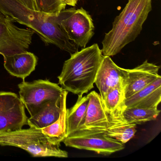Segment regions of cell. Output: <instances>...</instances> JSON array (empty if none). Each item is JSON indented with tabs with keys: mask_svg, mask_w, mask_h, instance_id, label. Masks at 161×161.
<instances>
[{
	"mask_svg": "<svg viewBox=\"0 0 161 161\" xmlns=\"http://www.w3.org/2000/svg\"><path fill=\"white\" fill-rule=\"evenodd\" d=\"M87 96L89 103L84 122L80 130L73 134L105 132L110 125V119L100 94L95 91L90 92Z\"/></svg>",
	"mask_w": 161,
	"mask_h": 161,
	"instance_id": "8fae6325",
	"label": "cell"
},
{
	"mask_svg": "<svg viewBox=\"0 0 161 161\" xmlns=\"http://www.w3.org/2000/svg\"><path fill=\"white\" fill-rule=\"evenodd\" d=\"M0 13L31 29L46 46L55 45L70 54L78 51V47L59 25L50 19L48 14L31 10L19 0H0Z\"/></svg>",
	"mask_w": 161,
	"mask_h": 161,
	"instance_id": "6da1fadb",
	"label": "cell"
},
{
	"mask_svg": "<svg viewBox=\"0 0 161 161\" xmlns=\"http://www.w3.org/2000/svg\"><path fill=\"white\" fill-rule=\"evenodd\" d=\"M25 106L12 92H0V133L13 131L28 125Z\"/></svg>",
	"mask_w": 161,
	"mask_h": 161,
	"instance_id": "9c48e42d",
	"label": "cell"
},
{
	"mask_svg": "<svg viewBox=\"0 0 161 161\" xmlns=\"http://www.w3.org/2000/svg\"><path fill=\"white\" fill-rule=\"evenodd\" d=\"M70 55L58 77L59 84L64 90L83 96L94 88L103 55L97 44Z\"/></svg>",
	"mask_w": 161,
	"mask_h": 161,
	"instance_id": "3957f363",
	"label": "cell"
},
{
	"mask_svg": "<svg viewBox=\"0 0 161 161\" xmlns=\"http://www.w3.org/2000/svg\"><path fill=\"white\" fill-rule=\"evenodd\" d=\"M109 117L110 125L105 131L106 136L124 144L135 136L136 124L129 123L123 115L119 117Z\"/></svg>",
	"mask_w": 161,
	"mask_h": 161,
	"instance_id": "ac0fdd59",
	"label": "cell"
},
{
	"mask_svg": "<svg viewBox=\"0 0 161 161\" xmlns=\"http://www.w3.org/2000/svg\"><path fill=\"white\" fill-rule=\"evenodd\" d=\"M124 69L116 64L110 56H103L95 82L102 99L112 88L124 86Z\"/></svg>",
	"mask_w": 161,
	"mask_h": 161,
	"instance_id": "7c38bea8",
	"label": "cell"
},
{
	"mask_svg": "<svg viewBox=\"0 0 161 161\" xmlns=\"http://www.w3.org/2000/svg\"><path fill=\"white\" fill-rule=\"evenodd\" d=\"M49 19L60 26L78 47H86L94 36L93 19L83 8L64 9L56 14H50Z\"/></svg>",
	"mask_w": 161,
	"mask_h": 161,
	"instance_id": "5b68a950",
	"label": "cell"
},
{
	"mask_svg": "<svg viewBox=\"0 0 161 161\" xmlns=\"http://www.w3.org/2000/svg\"><path fill=\"white\" fill-rule=\"evenodd\" d=\"M3 57L4 68L9 74L23 81L35 70L38 62V58L28 51L4 55Z\"/></svg>",
	"mask_w": 161,
	"mask_h": 161,
	"instance_id": "4fadbf2b",
	"label": "cell"
},
{
	"mask_svg": "<svg viewBox=\"0 0 161 161\" xmlns=\"http://www.w3.org/2000/svg\"><path fill=\"white\" fill-rule=\"evenodd\" d=\"M161 101V77L150 84L126 99L125 104L128 108L158 109Z\"/></svg>",
	"mask_w": 161,
	"mask_h": 161,
	"instance_id": "5bb4252c",
	"label": "cell"
},
{
	"mask_svg": "<svg viewBox=\"0 0 161 161\" xmlns=\"http://www.w3.org/2000/svg\"><path fill=\"white\" fill-rule=\"evenodd\" d=\"M19 98L31 116L47 102L60 97L64 89L48 80L23 81L18 85Z\"/></svg>",
	"mask_w": 161,
	"mask_h": 161,
	"instance_id": "8992f818",
	"label": "cell"
},
{
	"mask_svg": "<svg viewBox=\"0 0 161 161\" xmlns=\"http://www.w3.org/2000/svg\"><path fill=\"white\" fill-rule=\"evenodd\" d=\"M66 5L75 7L77 3L80 0H61Z\"/></svg>",
	"mask_w": 161,
	"mask_h": 161,
	"instance_id": "603a6c76",
	"label": "cell"
},
{
	"mask_svg": "<svg viewBox=\"0 0 161 161\" xmlns=\"http://www.w3.org/2000/svg\"><path fill=\"white\" fill-rule=\"evenodd\" d=\"M160 66L146 60L133 69H125L124 89L126 99L147 86L157 78Z\"/></svg>",
	"mask_w": 161,
	"mask_h": 161,
	"instance_id": "30bf717a",
	"label": "cell"
},
{
	"mask_svg": "<svg viewBox=\"0 0 161 161\" xmlns=\"http://www.w3.org/2000/svg\"><path fill=\"white\" fill-rule=\"evenodd\" d=\"M39 12L48 14H56L64 10L66 5L61 0H35Z\"/></svg>",
	"mask_w": 161,
	"mask_h": 161,
	"instance_id": "44dd1931",
	"label": "cell"
},
{
	"mask_svg": "<svg viewBox=\"0 0 161 161\" xmlns=\"http://www.w3.org/2000/svg\"><path fill=\"white\" fill-rule=\"evenodd\" d=\"M67 147L109 155L124 149V144L109 137L105 132L76 133L63 141Z\"/></svg>",
	"mask_w": 161,
	"mask_h": 161,
	"instance_id": "ba28073f",
	"label": "cell"
},
{
	"mask_svg": "<svg viewBox=\"0 0 161 161\" xmlns=\"http://www.w3.org/2000/svg\"><path fill=\"white\" fill-rule=\"evenodd\" d=\"M19 1L29 9L34 11H38L35 0H19Z\"/></svg>",
	"mask_w": 161,
	"mask_h": 161,
	"instance_id": "7402d4cb",
	"label": "cell"
},
{
	"mask_svg": "<svg viewBox=\"0 0 161 161\" xmlns=\"http://www.w3.org/2000/svg\"><path fill=\"white\" fill-rule=\"evenodd\" d=\"M152 9V0H128L124 9L115 18L112 30L105 34L102 43L103 55H116L126 45L134 41Z\"/></svg>",
	"mask_w": 161,
	"mask_h": 161,
	"instance_id": "7a4b0ae2",
	"label": "cell"
},
{
	"mask_svg": "<svg viewBox=\"0 0 161 161\" xmlns=\"http://www.w3.org/2000/svg\"><path fill=\"white\" fill-rule=\"evenodd\" d=\"M61 97L44 103L32 116L28 119V125L33 129H42L58 119L61 111Z\"/></svg>",
	"mask_w": 161,
	"mask_h": 161,
	"instance_id": "9a60e30c",
	"label": "cell"
},
{
	"mask_svg": "<svg viewBox=\"0 0 161 161\" xmlns=\"http://www.w3.org/2000/svg\"><path fill=\"white\" fill-rule=\"evenodd\" d=\"M160 112L158 109L127 107L123 115L125 120L129 123L139 124L155 120Z\"/></svg>",
	"mask_w": 161,
	"mask_h": 161,
	"instance_id": "ffe728a7",
	"label": "cell"
},
{
	"mask_svg": "<svg viewBox=\"0 0 161 161\" xmlns=\"http://www.w3.org/2000/svg\"><path fill=\"white\" fill-rule=\"evenodd\" d=\"M14 20L0 13V54L11 55L27 51L35 33L19 28Z\"/></svg>",
	"mask_w": 161,
	"mask_h": 161,
	"instance_id": "52a82bcc",
	"label": "cell"
},
{
	"mask_svg": "<svg viewBox=\"0 0 161 161\" xmlns=\"http://www.w3.org/2000/svg\"><path fill=\"white\" fill-rule=\"evenodd\" d=\"M68 91L64 90L61 96V111L59 118L54 123L42 129V131L58 145L67 137V97Z\"/></svg>",
	"mask_w": 161,
	"mask_h": 161,
	"instance_id": "e0dca14e",
	"label": "cell"
},
{
	"mask_svg": "<svg viewBox=\"0 0 161 161\" xmlns=\"http://www.w3.org/2000/svg\"><path fill=\"white\" fill-rule=\"evenodd\" d=\"M103 100L106 112L112 117L122 116L127 107L124 86L119 85L110 89Z\"/></svg>",
	"mask_w": 161,
	"mask_h": 161,
	"instance_id": "d6986e66",
	"label": "cell"
},
{
	"mask_svg": "<svg viewBox=\"0 0 161 161\" xmlns=\"http://www.w3.org/2000/svg\"><path fill=\"white\" fill-rule=\"evenodd\" d=\"M0 145L13 146L26 151L35 157L67 158L68 153L42 131V129H20L0 133Z\"/></svg>",
	"mask_w": 161,
	"mask_h": 161,
	"instance_id": "277c9868",
	"label": "cell"
},
{
	"mask_svg": "<svg viewBox=\"0 0 161 161\" xmlns=\"http://www.w3.org/2000/svg\"><path fill=\"white\" fill-rule=\"evenodd\" d=\"M77 102L67 110V137L80 130L85 119L89 98L87 96H78Z\"/></svg>",
	"mask_w": 161,
	"mask_h": 161,
	"instance_id": "2e32d148",
	"label": "cell"
}]
</instances>
